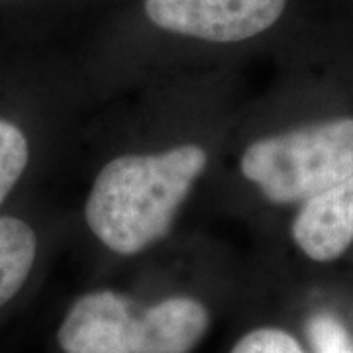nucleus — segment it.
<instances>
[{
    "mask_svg": "<svg viewBox=\"0 0 353 353\" xmlns=\"http://www.w3.org/2000/svg\"><path fill=\"white\" fill-rule=\"evenodd\" d=\"M206 163L208 155L194 143L108 161L94 179L85 204L90 232L120 255L152 248L169 234Z\"/></svg>",
    "mask_w": 353,
    "mask_h": 353,
    "instance_id": "1",
    "label": "nucleus"
},
{
    "mask_svg": "<svg viewBox=\"0 0 353 353\" xmlns=\"http://www.w3.org/2000/svg\"><path fill=\"white\" fill-rule=\"evenodd\" d=\"M208 328V308L192 296L139 306L112 290H94L71 304L57 343L63 353H190Z\"/></svg>",
    "mask_w": 353,
    "mask_h": 353,
    "instance_id": "2",
    "label": "nucleus"
},
{
    "mask_svg": "<svg viewBox=\"0 0 353 353\" xmlns=\"http://www.w3.org/2000/svg\"><path fill=\"white\" fill-rule=\"evenodd\" d=\"M240 169L275 204L304 202L353 175V118L253 141Z\"/></svg>",
    "mask_w": 353,
    "mask_h": 353,
    "instance_id": "3",
    "label": "nucleus"
},
{
    "mask_svg": "<svg viewBox=\"0 0 353 353\" xmlns=\"http://www.w3.org/2000/svg\"><path fill=\"white\" fill-rule=\"evenodd\" d=\"M285 10L287 0H143V12L155 28L212 43L257 38Z\"/></svg>",
    "mask_w": 353,
    "mask_h": 353,
    "instance_id": "4",
    "label": "nucleus"
},
{
    "mask_svg": "<svg viewBox=\"0 0 353 353\" xmlns=\"http://www.w3.org/2000/svg\"><path fill=\"white\" fill-rule=\"evenodd\" d=\"M292 238L304 255L328 263L353 243V175L304 201L292 222Z\"/></svg>",
    "mask_w": 353,
    "mask_h": 353,
    "instance_id": "5",
    "label": "nucleus"
},
{
    "mask_svg": "<svg viewBox=\"0 0 353 353\" xmlns=\"http://www.w3.org/2000/svg\"><path fill=\"white\" fill-rule=\"evenodd\" d=\"M38 255V238L20 218L0 216V310L24 289Z\"/></svg>",
    "mask_w": 353,
    "mask_h": 353,
    "instance_id": "6",
    "label": "nucleus"
},
{
    "mask_svg": "<svg viewBox=\"0 0 353 353\" xmlns=\"http://www.w3.org/2000/svg\"><path fill=\"white\" fill-rule=\"evenodd\" d=\"M30 159L26 134L20 128L0 118V204L12 192Z\"/></svg>",
    "mask_w": 353,
    "mask_h": 353,
    "instance_id": "7",
    "label": "nucleus"
},
{
    "mask_svg": "<svg viewBox=\"0 0 353 353\" xmlns=\"http://www.w3.org/2000/svg\"><path fill=\"white\" fill-rule=\"evenodd\" d=\"M230 353H306L294 336L281 328H257L238 340Z\"/></svg>",
    "mask_w": 353,
    "mask_h": 353,
    "instance_id": "8",
    "label": "nucleus"
}]
</instances>
